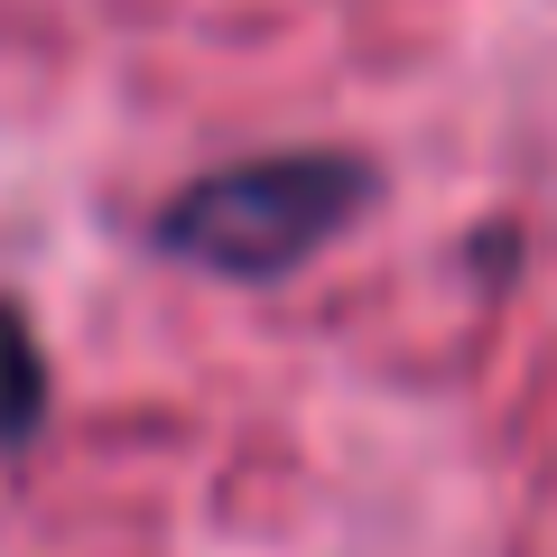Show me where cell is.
I'll return each instance as SVG.
<instances>
[{
  "instance_id": "1",
  "label": "cell",
  "mask_w": 557,
  "mask_h": 557,
  "mask_svg": "<svg viewBox=\"0 0 557 557\" xmlns=\"http://www.w3.org/2000/svg\"><path fill=\"white\" fill-rule=\"evenodd\" d=\"M372 196V168L335 159V149H278V159H242L196 177L177 205L159 214V242L177 260L214 278H278L298 270L307 251L354 223V205Z\"/></svg>"
},
{
  "instance_id": "2",
  "label": "cell",
  "mask_w": 557,
  "mask_h": 557,
  "mask_svg": "<svg viewBox=\"0 0 557 557\" xmlns=\"http://www.w3.org/2000/svg\"><path fill=\"white\" fill-rule=\"evenodd\" d=\"M38 418H47V362H38V335H28L20 307H0V446H20Z\"/></svg>"
}]
</instances>
